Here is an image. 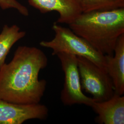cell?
Here are the masks:
<instances>
[{
  "mask_svg": "<svg viewBox=\"0 0 124 124\" xmlns=\"http://www.w3.org/2000/svg\"><path fill=\"white\" fill-rule=\"evenodd\" d=\"M47 64L48 58L40 49L18 46L12 60L0 68V98L20 104L40 103L46 81L39 80V74Z\"/></svg>",
  "mask_w": 124,
  "mask_h": 124,
  "instance_id": "1",
  "label": "cell"
},
{
  "mask_svg": "<svg viewBox=\"0 0 124 124\" xmlns=\"http://www.w3.org/2000/svg\"><path fill=\"white\" fill-rule=\"evenodd\" d=\"M69 25L100 53L113 56L117 40L124 34V8L82 13Z\"/></svg>",
  "mask_w": 124,
  "mask_h": 124,
  "instance_id": "2",
  "label": "cell"
},
{
  "mask_svg": "<svg viewBox=\"0 0 124 124\" xmlns=\"http://www.w3.org/2000/svg\"><path fill=\"white\" fill-rule=\"evenodd\" d=\"M52 29L55 33L53 39L40 43L41 46L51 49L52 55L64 53L83 57L107 71L105 55L98 52L84 39L75 34L70 28L62 26L56 22L53 23Z\"/></svg>",
  "mask_w": 124,
  "mask_h": 124,
  "instance_id": "3",
  "label": "cell"
},
{
  "mask_svg": "<svg viewBox=\"0 0 124 124\" xmlns=\"http://www.w3.org/2000/svg\"><path fill=\"white\" fill-rule=\"evenodd\" d=\"M77 57L82 89L91 95L95 102L110 99L115 91L111 78L107 71L86 58Z\"/></svg>",
  "mask_w": 124,
  "mask_h": 124,
  "instance_id": "4",
  "label": "cell"
},
{
  "mask_svg": "<svg viewBox=\"0 0 124 124\" xmlns=\"http://www.w3.org/2000/svg\"><path fill=\"white\" fill-rule=\"evenodd\" d=\"M61 62L64 74V82L60 93V99L65 106L83 104L91 106L94 100L85 96L82 91L77 57L75 55L60 53L56 55Z\"/></svg>",
  "mask_w": 124,
  "mask_h": 124,
  "instance_id": "5",
  "label": "cell"
},
{
  "mask_svg": "<svg viewBox=\"0 0 124 124\" xmlns=\"http://www.w3.org/2000/svg\"><path fill=\"white\" fill-rule=\"evenodd\" d=\"M49 110L40 103L20 104L0 98V124H21L31 119L46 120Z\"/></svg>",
  "mask_w": 124,
  "mask_h": 124,
  "instance_id": "6",
  "label": "cell"
},
{
  "mask_svg": "<svg viewBox=\"0 0 124 124\" xmlns=\"http://www.w3.org/2000/svg\"><path fill=\"white\" fill-rule=\"evenodd\" d=\"M29 3L42 13L57 12L58 23L69 25L82 13L80 0H29Z\"/></svg>",
  "mask_w": 124,
  "mask_h": 124,
  "instance_id": "7",
  "label": "cell"
},
{
  "mask_svg": "<svg viewBox=\"0 0 124 124\" xmlns=\"http://www.w3.org/2000/svg\"><path fill=\"white\" fill-rule=\"evenodd\" d=\"M91 107L98 115L99 124H124V97L114 93L110 99L93 102Z\"/></svg>",
  "mask_w": 124,
  "mask_h": 124,
  "instance_id": "8",
  "label": "cell"
},
{
  "mask_svg": "<svg viewBox=\"0 0 124 124\" xmlns=\"http://www.w3.org/2000/svg\"><path fill=\"white\" fill-rule=\"evenodd\" d=\"M106 71L111 78L115 93H124V34L117 40L114 55H105Z\"/></svg>",
  "mask_w": 124,
  "mask_h": 124,
  "instance_id": "9",
  "label": "cell"
},
{
  "mask_svg": "<svg viewBox=\"0 0 124 124\" xmlns=\"http://www.w3.org/2000/svg\"><path fill=\"white\" fill-rule=\"evenodd\" d=\"M25 35L26 32L20 31L16 25L3 26L0 34V68L4 64L6 57L13 45Z\"/></svg>",
  "mask_w": 124,
  "mask_h": 124,
  "instance_id": "10",
  "label": "cell"
},
{
  "mask_svg": "<svg viewBox=\"0 0 124 124\" xmlns=\"http://www.w3.org/2000/svg\"><path fill=\"white\" fill-rule=\"evenodd\" d=\"M82 13L108 11L124 8V0H80Z\"/></svg>",
  "mask_w": 124,
  "mask_h": 124,
  "instance_id": "11",
  "label": "cell"
},
{
  "mask_svg": "<svg viewBox=\"0 0 124 124\" xmlns=\"http://www.w3.org/2000/svg\"><path fill=\"white\" fill-rule=\"evenodd\" d=\"M0 7L2 9L14 8L24 16L29 15V11L26 7L17 0H0Z\"/></svg>",
  "mask_w": 124,
  "mask_h": 124,
  "instance_id": "12",
  "label": "cell"
}]
</instances>
